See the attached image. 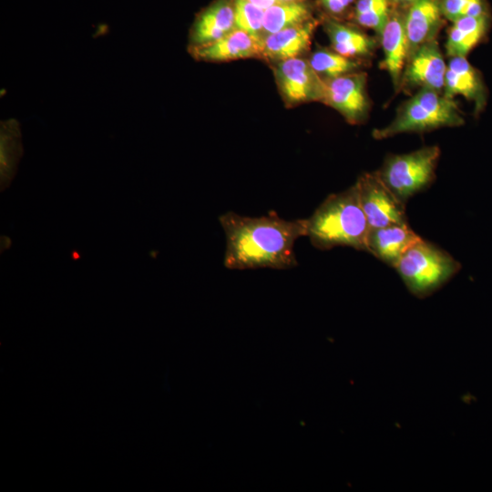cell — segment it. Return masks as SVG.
<instances>
[{
    "mask_svg": "<svg viewBox=\"0 0 492 492\" xmlns=\"http://www.w3.org/2000/svg\"><path fill=\"white\" fill-rule=\"evenodd\" d=\"M219 220L226 237L227 269L285 270L298 265L294 243L306 237V219L287 220L273 211L261 217L228 211Z\"/></svg>",
    "mask_w": 492,
    "mask_h": 492,
    "instance_id": "1",
    "label": "cell"
},
{
    "mask_svg": "<svg viewBox=\"0 0 492 492\" xmlns=\"http://www.w3.org/2000/svg\"><path fill=\"white\" fill-rule=\"evenodd\" d=\"M306 237L317 249L343 246L366 251L369 225L356 184L329 195L306 219Z\"/></svg>",
    "mask_w": 492,
    "mask_h": 492,
    "instance_id": "2",
    "label": "cell"
},
{
    "mask_svg": "<svg viewBox=\"0 0 492 492\" xmlns=\"http://www.w3.org/2000/svg\"><path fill=\"white\" fill-rule=\"evenodd\" d=\"M464 123L457 103L440 92L421 88L402 104L394 120L383 128L374 129L376 139L397 134L425 132L444 127H458Z\"/></svg>",
    "mask_w": 492,
    "mask_h": 492,
    "instance_id": "3",
    "label": "cell"
},
{
    "mask_svg": "<svg viewBox=\"0 0 492 492\" xmlns=\"http://www.w3.org/2000/svg\"><path fill=\"white\" fill-rule=\"evenodd\" d=\"M395 269L413 295L425 298L447 282L460 264L448 252L422 239L404 253Z\"/></svg>",
    "mask_w": 492,
    "mask_h": 492,
    "instance_id": "4",
    "label": "cell"
},
{
    "mask_svg": "<svg viewBox=\"0 0 492 492\" xmlns=\"http://www.w3.org/2000/svg\"><path fill=\"white\" fill-rule=\"evenodd\" d=\"M439 156L440 149L437 146L391 155L375 172L393 194L405 204L412 196L432 183Z\"/></svg>",
    "mask_w": 492,
    "mask_h": 492,
    "instance_id": "5",
    "label": "cell"
},
{
    "mask_svg": "<svg viewBox=\"0 0 492 492\" xmlns=\"http://www.w3.org/2000/svg\"><path fill=\"white\" fill-rule=\"evenodd\" d=\"M278 90L287 107L323 101L324 80L313 69L305 57H294L272 63Z\"/></svg>",
    "mask_w": 492,
    "mask_h": 492,
    "instance_id": "6",
    "label": "cell"
},
{
    "mask_svg": "<svg viewBox=\"0 0 492 492\" xmlns=\"http://www.w3.org/2000/svg\"><path fill=\"white\" fill-rule=\"evenodd\" d=\"M355 184L369 228L408 225L405 204L384 184L376 172L364 173Z\"/></svg>",
    "mask_w": 492,
    "mask_h": 492,
    "instance_id": "7",
    "label": "cell"
},
{
    "mask_svg": "<svg viewBox=\"0 0 492 492\" xmlns=\"http://www.w3.org/2000/svg\"><path fill=\"white\" fill-rule=\"evenodd\" d=\"M324 82L323 103L337 110L351 124L361 123L366 118L370 101L365 89V73L358 71Z\"/></svg>",
    "mask_w": 492,
    "mask_h": 492,
    "instance_id": "8",
    "label": "cell"
},
{
    "mask_svg": "<svg viewBox=\"0 0 492 492\" xmlns=\"http://www.w3.org/2000/svg\"><path fill=\"white\" fill-rule=\"evenodd\" d=\"M406 61L400 86L428 88L437 92L444 89L446 65L436 40L415 48Z\"/></svg>",
    "mask_w": 492,
    "mask_h": 492,
    "instance_id": "9",
    "label": "cell"
},
{
    "mask_svg": "<svg viewBox=\"0 0 492 492\" xmlns=\"http://www.w3.org/2000/svg\"><path fill=\"white\" fill-rule=\"evenodd\" d=\"M235 28V0H213L195 16L188 47L213 43Z\"/></svg>",
    "mask_w": 492,
    "mask_h": 492,
    "instance_id": "10",
    "label": "cell"
},
{
    "mask_svg": "<svg viewBox=\"0 0 492 492\" xmlns=\"http://www.w3.org/2000/svg\"><path fill=\"white\" fill-rule=\"evenodd\" d=\"M322 18L282 29L264 36L261 40V59L269 63L303 57L311 47L312 39Z\"/></svg>",
    "mask_w": 492,
    "mask_h": 492,
    "instance_id": "11",
    "label": "cell"
},
{
    "mask_svg": "<svg viewBox=\"0 0 492 492\" xmlns=\"http://www.w3.org/2000/svg\"><path fill=\"white\" fill-rule=\"evenodd\" d=\"M188 52L195 60L204 62H227L241 58L261 59V40L245 31L234 29L213 43L188 47Z\"/></svg>",
    "mask_w": 492,
    "mask_h": 492,
    "instance_id": "12",
    "label": "cell"
},
{
    "mask_svg": "<svg viewBox=\"0 0 492 492\" xmlns=\"http://www.w3.org/2000/svg\"><path fill=\"white\" fill-rule=\"evenodd\" d=\"M421 240L409 225L369 228L366 251L395 268L404 253Z\"/></svg>",
    "mask_w": 492,
    "mask_h": 492,
    "instance_id": "13",
    "label": "cell"
},
{
    "mask_svg": "<svg viewBox=\"0 0 492 492\" xmlns=\"http://www.w3.org/2000/svg\"><path fill=\"white\" fill-rule=\"evenodd\" d=\"M443 17L439 0H415L407 5L404 24L408 56L421 45L435 40Z\"/></svg>",
    "mask_w": 492,
    "mask_h": 492,
    "instance_id": "14",
    "label": "cell"
},
{
    "mask_svg": "<svg viewBox=\"0 0 492 492\" xmlns=\"http://www.w3.org/2000/svg\"><path fill=\"white\" fill-rule=\"evenodd\" d=\"M384 51L382 65L392 78L395 87L400 86L403 70L408 56L404 14L393 9L380 35Z\"/></svg>",
    "mask_w": 492,
    "mask_h": 492,
    "instance_id": "15",
    "label": "cell"
},
{
    "mask_svg": "<svg viewBox=\"0 0 492 492\" xmlns=\"http://www.w3.org/2000/svg\"><path fill=\"white\" fill-rule=\"evenodd\" d=\"M321 18V25L335 52L359 60L372 56L376 46L374 38L341 20L324 15Z\"/></svg>",
    "mask_w": 492,
    "mask_h": 492,
    "instance_id": "16",
    "label": "cell"
},
{
    "mask_svg": "<svg viewBox=\"0 0 492 492\" xmlns=\"http://www.w3.org/2000/svg\"><path fill=\"white\" fill-rule=\"evenodd\" d=\"M444 95L454 98L460 95L475 102L477 108L484 103V88L477 71L466 56H454L446 65Z\"/></svg>",
    "mask_w": 492,
    "mask_h": 492,
    "instance_id": "17",
    "label": "cell"
},
{
    "mask_svg": "<svg viewBox=\"0 0 492 492\" xmlns=\"http://www.w3.org/2000/svg\"><path fill=\"white\" fill-rule=\"evenodd\" d=\"M446 42L449 56H466L482 39L489 24V14L465 16L452 22Z\"/></svg>",
    "mask_w": 492,
    "mask_h": 492,
    "instance_id": "18",
    "label": "cell"
},
{
    "mask_svg": "<svg viewBox=\"0 0 492 492\" xmlns=\"http://www.w3.org/2000/svg\"><path fill=\"white\" fill-rule=\"evenodd\" d=\"M315 9L316 5L310 0L276 3L264 10L262 38L267 35L314 19Z\"/></svg>",
    "mask_w": 492,
    "mask_h": 492,
    "instance_id": "19",
    "label": "cell"
},
{
    "mask_svg": "<svg viewBox=\"0 0 492 492\" xmlns=\"http://www.w3.org/2000/svg\"><path fill=\"white\" fill-rule=\"evenodd\" d=\"M307 59L313 69L324 80L358 72L361 68L359 59L346 57L323 46H317Z\"/></svg>",
    "mask_w": 492,
    "mask_h": 492,
    "instance_id": "20",
    "label": "cell"
},
{
    "mask_svg": "<svg viewBox=\"0 0 492 492\" xmlns=\"http://www.w3.org/2000/svg\"><path fill=\"white\" fill-rule=\"evenodd\" d=\"M391 0H357L349 18L380 36L393 10Z\"/></svg>",
    "mask_w": 492,
    "mask_h": 492,
    "instance_id": "21",
    "label": "cell"
},
{
    "mask_svg": "<svg viewBox=\"0 0 492 492\" xmlns=\"http://www.w3.org/2000/svg\"><path fill=\"white\" fill-rule=\"evenodd\" d=\"M264 10L248 0H235V28L261 40Z\"/></svg>",
    "mask_w": 492,
    "mask_h": 492,
    "instance_id": "22",
    "label": "cell"
},
{
    "mask_svg": "<svg viewBox=\"0 0 492 492\" xmlns=\"http://www.w3.org/2000/svg\"><path fill=\"white\" fill-rule=\"evenodd\" d=\"M442 15L453 22L465 16H480L488 14L486 0H439Z\"/></svg>",
    "mask_w": 492,
    "mask_h": 492,
    "instance_id": "23",
    "label": "cell"
},
{
    "mask_svg": "<svg viewBox=\"0 0 492 492\" xmlns=\"http://www.w3.org/2000/svg\"><path fill=\"white\" fill-rule=\"evenodd\" d=\"M356 1L357 0H316V6L323 12L324 16L341 20L343 17H350Z\"/></svg>",
    "mask_w": 492,
    "mask_h": 492,
    "instance_id": "24",
    "label": "cell"
},
{
    "mask_svg": "<svg viewBox=\"0 0 492 492\" xmlns=\"http://www.w3.org/2000/svg\"><path fill=\"white\" fill-rule=\"evenodd\" d=\"M248 1L263 10L269 8L270 6L279 2V0H248Z\"/></svg>",
    "mask_w": 492,
    "mask_h": 492,
    "instance_id": "25",
    "label": "cell"
},
{
    "mask_svg": "<svg viewBox=\"0 0 492 492\" xmlns=\"http://www.w3.org/2000/svg\"><path fill=\"white\" fill-rule=\"evenodd\" d=\"M414 1L415 0H391L393 4L406 5V6L412 4Z\"/></svg>",
    "mask_w": 492,
    "mask_h": 492,
    "instance_id": "26",
    "label": "cell"
},
{
    "mask_svg": "<svg viewBox=\"0 0 492 492\" xmlns=\"http://www.w3.org/2000/svg\"><path fill=\"white\" fill-rule=\"evenodd\" d=\"M305 0H279V2H301Z\"/></svg>",
    "mask_w": 492,
    "mask_h": 492,
    "instance_id": "27",
    "label": "cell"
}]
</instances>
